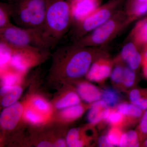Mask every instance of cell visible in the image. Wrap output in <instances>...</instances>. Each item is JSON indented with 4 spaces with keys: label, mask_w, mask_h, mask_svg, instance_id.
I'll list each match as a JSON object with an SVG mask.
<instances>
[{
    "label": "cell",
    "mask_w": 147,
    "mask_h": 147,
    "mask_svg": "<svg viewBox=\"0 0 147 147\" xmlns=\"http://www.w3.org/2000/svg\"><path fill=\"white\" fill-rule=\"evenodd\" d=\"M129 97L131 103L145 111L147 109V88H134L129 92Z\"/></svg>",
    "instance_id": "cell-17"
},
{
    "label": "cell",
    "mask_w": 147,
    "mask_h": 147,
    "mask_svg": "<svg viewBox=\"0 0 147 147\" xmlns=\"http://www.w3.org/2000/svg\"><path fill=\"white\" fill-rule=\"evenodd\" d=\"M120 59L125 62L127 66L134 71L138 70L142 66V52L134 42H129L123 47Z\"/></svg>",
    "instance_id": "cell-10"
},
{
    "label": "cell",
    "mask_w": 147,
    "mask_h": 147,
    "mask_svg": "<svg viewBox=\"0 0 147 147\" xmlns=\"http://www.w3.org/2000/svg\"><path fill=\"white\" fill-rule=\"evenodd\" d=\"M101 92V100L105 101L109 107L114 108L118 105L120 96L117 90L112 88H106Z\"/></svg>",
    "instance_id": "cell-20"
},
{
    "label": "cell",
    "mask_w": 147,
    "mask_h": 147,
    "mask_svg": "<svg viewBox=\"0 0 147 147\" xmlns=\"http://www.w3.org/2000/svg\"><path fill=\"white\" fill-rule=\"evenodd\" d=\"M116 108L125 117L127 126L139 123L145 112L131 102H121Z\"/></svg>",
    "instance_id": "cell-11"
},
{
    "label": "cell",
    "mask_w": 147,
    "mask_h": 147,
    "mask_svg": "<svg viewBox=\"0 0 147 147\" xmlns=\"http://www.w3.org/2000/svg\"><path fill=\"white\" fill-rule=\"evenodd\" d=\"M109 106L102 100L93 102L88 112L87 119L93 125L102 123L105 112Z\"/></svg>",
    "instance_id": "cell-13"
},
{
    "label": "cell",
    "mask_w": 147,
    "mask_h": 147,
    "mask_svg": "<svg viewBox=\"0 0 147 147\" xmlns=\"http://www.w3.org/2000/svg\"><path fill=\"white\" fill-rule=\"evenodd\" d=\"M123 133L122 129L116 127H111L106 136L113 146H119Z\"/></svg>",
    "instance_id": "cell-27"
},
{
    "label": "cell",
    "mask_w": 147,
    "mask_h": 147,
    "mask_svg": "<svg viewBox=\"0 0 147 147\" xmlns=\"http://www.w3.org/2000/svg\"><path fill=\"white\" fill-rule=\"evenodd\" d=\"M23 112V106L19 102L6 107L3 110L0 117L1 127L7 130L13 129L20 120Z\"/></svg>",
    "instance_id": "cell-8"
},
{
    "label": "cell",
    "mask_w": 147,
    "mask_h": 147,
    "mask_svg": "<svg viewBox=\"0 0 147 147\" xmlns=\"http://www.w3.org/2000/svg\"><path fill=\"white\" fill-rule=\"evenodd\" d=\"M33 104L38 110L47 112L50 109V105L45 100L41 98H36L33 100Z\"/></svg>",
    "instance_id": "cell-30"
},
{
    "label": "cell",
    "mask_w": 147,
    "mask_h": 147,
    "mask_svg": "<svg viewBox=\"0 0 147 147\" xmlns=\"http://www.w3.org/2000/svg\"><path fill=\"white\" fill-rule=\"evenodd\" d=\"M98 144L99 147H114L109 142L106 135L100 136L98 139Z\"/></svg>",
    "instance_id": "cell-33"
},
{
    "label": "cell",
    "mask_w": 147,
    "mask_h": 147,
    "mask_svg": "<svg viewBox=\"0 0 147 147\" xmlns=\"http://www.w3.org/2000/svg\"><path fill=\"white\" fill-rule=\"evenodd\" d=\"M101 0H72L73 21H80L91 14L100 6Z\"/></svg>",
    "instance_id": "cell-9"
},
{
    "label": "cell",
    "mask_w": 147,
    "mask_h": 147,
    "mask_svg": "<svg viewBox=\"0 0 147 147\" xmlns=\"http://www.w3.org/2000/svg\"><path fill=\"white\" fill-rule=\"evenodd\" d=\"M133 21L125 11L120 10L100 26L72 42L81 47H99L110 42Z\"/></svg>",
    "instance_id": "cell-4"
},
{
    "label": "cell",
    "mask_w": 147,
    "mask_h": 147,
    "mask_svg": "<svg viewBox=\"0 0 147 147\" xmlns=\"http://www.w3.org/2000/svg\"><path fill=\"white\" fill-rule=\"evenodd\" d=\"M142 144L147 138V109L145 111L136 129Z\"/></svg>",
    "instance_id": "cell-28"
},
{
    "label": "cell",
    "mask_w": 147,
    "mask_h": 147,
    "mask_svg": "<svg viewBox=\"0 0 147 147\" xmlns=\"http://www.w3.org/2000/svg\"><path fill=\"white\" fill-rule=\"evenodd\" d=\"M54 145L51 143L47 142H40L38 145V147H53Z\"/></svg>",
    "instance_id": "cell-35"
},
{
    "label": "cell",
    "mask_w": 147,
    "mask_h": 147,
    "mask_svg": "<svg viewBox=\"0 0 147 147\" xmlns=\"http://www.w3.org/2000/svg\"><path fill=\"white\" fill-rule=\"evenodd\" d=\"M10 5L9 3H0V29L13 26L10 21Z\"/></svg>",
    "instance_id": "cell-22"
},
{
    "label": "cell",
    "mask_w": 147,
    "mask_h": 147,
    "mask_svg": "<svg viewBox=\"0 0 147 147\" xmlns=\"http://www.w3.org/2000/svg\"><path fill=\"white\" fill-rule=\"evenodd\" d=\"M107 123L111 127H116L122 129L127 126L125 116L116 107H109L105 112L102 123Z\"/></svg>",
    "instance_id": "cell-15"
},
{
    "label": "cell",
    "mask_w": 147,
    "mask_h": 147,
    "mask_svg": "<svg viewBox=\"0 0 147 147\" xmlns=\"http://www.w3.org/2000/svg\"><path fill=\"white\" fill-rule=\"evenodd\" d=\"M66 143L69 147L84 146V142L81 138L79 128H72L69 130L67 135Z\"/></svg>",
    "instance_id": "cell-24"
},
{
    "label": "cell",
    "mask_w": 147,
    "mask_h": 147,
    "mask_svg": "<svg viewBox=\"0 0 147 147\" xmlns=\"http://www.w3.org/2000/svg\"><path fill=\"white\" fill-rule=\"evenodd\" d=\"M108 53L98 47H81L72 42L59 47L53 54V75L77 79L86 74L93 63Z\"/></svg>",
    "instance_id": "cell-1"
},
{
    "label": "cell",
    "mask_w": 147,
    "mask_h": 147,
    "mask_svg": "<svg viewBox=\"0 0 147 147\" xmlns=\"http://www.w3.org/2000/svg\"><path fill=\"white\" fill-rule=\"evenodd\" d=\"M72 0H47L43 34L55 47L67 36L73 21Z\"/></svg>",
    "instance_id": "cell-2"
},
{
    "label": "cell",
    "mask_w": 147,
    "mask_h": 147,
    "mask_svg": "<svg viewBox=\"0 0 147 147\" xmlns=\"http://www.w3.org/2000/svg\"><path fill=\"white\" fill-rule=\"evenodd\" d=\"M116 62L117 64L113 68L110 77L113 84L118 88L122 89L124 66L121 63L119 59Z\"/></svg>",
    "instance_id": "cell-23"
},
{
    "label": "cell",
    "mask_w": 147,
    "mask_h": 147,
    "mask_svg": "<svg viewBox=\"0 0 147 147\" xmlns=\"http://www.w3.org/2000/svg\"><path fill=\"white\" fill-rule=\"evenodd\" d=\"M142 67L143 76L147 80V45L142 48Z\"/></svg>",
    "instance_id": "cell-31"
},
{
    "label": "cell",
    "mask_w": 147,
    "mask_h": 147,
    "mask_svg": "<svg viewBox=\"0 0 147 147\" xmlns=\"http://www.w3.org/2000/svg\"><path fill=\"white\" fill-rule=\"evenodd\" d=\"M18 81V78L16 75L10 74L6 75L3 79V86H14Z\"/></svg>",
    "instance_id": "cell-32"
},
{
    "label": "cell",
    "mask_w": 147,
    "mask_h": 147,
    "mask_svg": "<svg viewBox=\"0 0 147 147\" xmlns=\"http://www.w3.org/2000/svg\"><path fill=\"white\" fill-rule=\"evenodd\" d=\"M141 147H147V138L142 142Z\"/></svg>",
    "instance_id": "cell-36"
},
{
    "label": "cell",
    "mask_w": 147,
    "mask_h": 147,
    "mask_svg": "<svg viewBox=\"0 0 147 147\" xmlns=\"http://www.w3.org/2000/svg\"><path fill=\"white\" fill-rule=\"evenodd\" d=\"M8 1V2H10L12 1H14V0H7Z\"/></svg>",
    "instance_id": "cell-37"
},
{
    "label": "cell",
    "mask_w": 147,
    "mask_h": 147,
    "mask_svg": "<svg viewBox=\"0 0 147 147\" xmlns=\"http://www.w3.org/2000/svg\"><path fill=\"white\" fill-rule=\"evenodd\" d=\"M125 12L129 18L135 21L147 13V1L138 2L129 0Z\"/></svg>",
    "instance_id": "cell-16"
},
{
    "label": "cell",
    "mask_w": 147,
    "mask_h": 147,
    "mask_svg": "<svg viewBox=\"0 0 147 147\" xmlns=\"http://www.w3.org/2000/svg\"><path fill=\"white\" fill-rule=\"evenodd\" d=\"M136 81V71L128 66H124L122 89L125 90L131 88L135 84Z\"/></svg>",
    "instance_id": "cell-26"
},
{
    "label": "cell",
    "mask_w": 147,
    "mask_h": 147,
    "mask_svg": "<svg viewBox=\"0 0 147 147\" xmlns=\"http://www.w3.org/2000/svg\"><path fill=\"white\" fill-rule=\"evenodd\" d=\"M80 98L78 94L75 92L68 93L64 97L56 102V107L58 109H64L80 103Z\"/></svg>",
    "instance_id": "cell-21"
},
{
    "label": "cell",
    "mask_w": 147,
    "mask_h": 147,
    "mask_svg": "<svg viewBox=\"0 0 147 147\" xmlns=\"http://www.w3.org/2000/svg\"><path fill=\"white\" fill-rule=\"evenodd\" d=\"M114 62L108 56L101 57L95 61L86 74L90 81L103 83L111 75Z\"/></svg>",
    "instance_id": "cell-7"
},
{
    "label": "cell",
    "mask_w": 147,
    "mask_h": 147,
    "mask_svg": "<svg viewBox=\"0 0 147 147\" xmlns=\"http://www.w3.org/2000/svg\"><path fill=\"white\" fill-rule=\"evenodd\" d=\"M22 91L23 90L21 87L17 86H14L12 89L6 94L5 96L3 98L1 105L5 107L13 105L16 102L21 96Z\"/></svg>",
    "instance_id": "cell-25"
},
{
    "label": "cell",
    "mask_w": 147,
    "mask_h": 147,
    "mask_svg": "<svg viewBox=\"0 0 147 147\" xmlns=\"http://www.w3.org/2000/svg\"><path fill=\"white\" fill-rule=\"evenodd\" d=\"M130 37L138 47L147 45V17L137 22L131 31Z\"/></svg>",
    "instance_id": "cell-14"
},
{
    "label": "cell",
    "mask_w": 147,
    "mask_h": 147,
    "mask_svg": "<svg viewBox=\"0 0 147 147\" xmlns=\"http://www.w3.org/2000/svg\"><path fill=\"white\" fill-rule=\"evenodd\" d=\"M123 3V0H110L82 21H73L67 35L73 42L88 34L121 10Z\"/></svg>",
    "instance_id": "cell-6"
},
{
    "label": "cell",
    "mask_w": 147,
    "mask_h": 147,
    "mask_svg": "<svg viewBox=\"0 0 147 147\" xmlns=\"http://www.w3.org/2000/svg\"><path fill=\"white\" fill-rule=\"evenodd\" d=\"M85 107L80 104L73 105L64 108L61 115L65 119L68 121H74L82 115L85 112Z\"/></svg>",
    "instance_id": "cell-19"
},
{
    "label": "cell",
    "mask_w": 147,
    "mask_h": 147,
    "mask_svg": "<svg viewBox=\"0 0 147 147\" xmlns=\"http://www.w3.org/2000/svg\"><path fill=\"white\" fill-rule=\"evenodd\" d=\"M79 97L88 103H93L101 100L102 92L96 86L86 82H82L77 87Z\"/></svg>",
    "instance_id": "cell-12"
},
{
    "label": "cell",
    "mask_w": 147,
    "mask_h": 147,
    "mask_svg": "<svg viewBox=\"0 0 147 147\" xmlns=\"http://www.w3.org/2000/svg\"><path fill=\"white\" fill-rule=\"evenodd\" d=\"M141 146L137 131L130 130L124 132L121 138L119 147H140Z\"/></svg>",
    "instance_id": "cell-18"
},
{
    "label": "cell",
    "mask_w": 147,
    "mask_h": 147,
    "mask_svg": "<svg viewBox=\"0 0 147 147\" xmlns=\"http://www.w3.org/2000/svg\"><path fill=\"white\" fill-rule=\"evenodd\" d=\"M0 42L1 45L18 48L33 47L45 50L54 47L41 30L14 25L0 29Z\"/></svg>",
    "instance_id": "cell-5"
},
{
    "label": "cell",
    "mask_w": 147,
    "mask_h": 147,
    "mask_svg": "<svg viewBox=\"0 0 147 147\" xmlns=\"http://www.w3.org/2000/svg\"><path fill=\"white\" fill-rule=\"evenodd\" d=\"M24 115L27 120L34 124L41 123L42 121L41 116L31 109H28L25 110Z\"/></svg>",
    "instance_id": "cell-29"
},
{
    "label": "cell",
    "mask_w": 147,
    "mask_h": 147,
    "mask_svg": "<svg viewBox=\"0 0 147 147\" xmlns=\"http://www.w3.org/2000/svg\"><path fill=\"white\" fill-rule=\"evenodd\" d=\"M47 0H14L8 2L11 17L16 26L43 31Z\"/></svg>",
    "instance_id": "cell-3"
},
{
    "label": "cell",
    "mask_w": 147,
    "mask_h": 147,
    "mask_svg": "<svg viewBox=\"0 0 147 147\" xmlns=\"http://www.w3.org/2000/svg\"><path fill=\"white\" fill-rule=\"evenodd\" d=\"M66 143L63 139H59L55 142L54 145V147H65Z\"/></svg>",
    "instance_id": "cell-34"
}]
</instances>
